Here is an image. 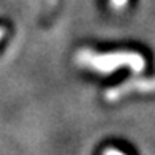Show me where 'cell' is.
<instances>
[{"label": "cell", "mask_w": 155, "mask_h": 155, "mask_svg": "<svg viewBox=\"0 0 155 155\" xmlns=\"http://www.w3.org/2000/svg\"><path fill=\"white\" fill-rule=\"evenodd\" d=\"M155 92V78L149 79H131L128 82H124L120 86L111 87L104 94V100L106 101H116L127 95L133 94H153Z\"/></svg>", "instance_id": "2"}, {"label": "cell", "mask_w": 155, "mask_h": 155, "mask_svg": "<svg viewBox=\"0 0 155 155\" xmlns=\"http://www.w3.org/2000/svg\"><path fill=\"white\" fill-rule=\"evenodd\" d=\"M74 62L82 68L108 74L119 68H130L133 73H141L146 67V59L135 51H111L97 52L92 49H79Z\"/></svg>", "instance_id": "1"}, {"label": "cell", "mask_w": 155, "mask_h": 155, "mask_svg": "<svg viewBox=\"0 0 155 155\" xmlns=\"http://www.w3.org/2000/svg\"><path fill=\"white\" fill-rule=\"evenodd\" d=\"M127 2H128V0H109V5L116 10H120L127 5Z\"/></svg>", "instance_id": "3"}]
</instances>
